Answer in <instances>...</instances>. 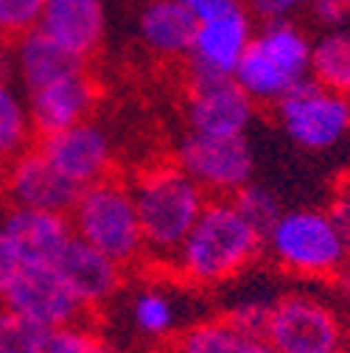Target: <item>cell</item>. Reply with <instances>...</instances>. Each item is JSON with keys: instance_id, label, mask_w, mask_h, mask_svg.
Here are the masks:
<instances>
[{"instance_id": "6da1fadb", "label": "cell", "mask_w": 350, "mask_h": 353, "mask_svg": "<svg viewBox=\"0 0 350 353\" xmlns=\"http://www.w3.org/2000/svg\"><path fill=\"white\" fill-rule=\"evenodd\" d=\"M260 252L264 233L247 222L233 199H207L168 267L185 283L216 286L241 275Z\"/></svg>"}, {"instance_id": "7a4b0ae2", "label": "cell", "mask_w": 350, "mask_h": 353, "mask_svg": "<svg viewBox=\"0 0 350 353\" xmlns=\"http://www.w3.org/2000/svg\"><path fill=\"white\" fill-rule=\"evenodd\" d=\"M132 196L146 255L157 263H171L202 216L207 194L177 163H154L138 174Z\"/></svg>"}, {"instance_id": "3957f363", "label": "cell", "mask_w": 350, "mask_h": 353, "mask_svg": "<svg viewBox=\"0 0 350 353\" xmlns=\"http://www.w3.org/2000/svg\"><path fill=\"white\" fill-rule=\"evenodd\" d=\"M264 250L294 278L331 281L350 263L347 241L333 222L331 210L294 208L283 210L264 236Z\"/></svg>"}, {"instance_id": "277c9868", "label": "cell", "mask_w": 350, "mask_h": 353, "mask_svg": "<svg viewBox=\"0 0 350 353\" xmlns=\"http://www.w3.org/2000/svg\"><path fill=\"white\" fill-rule=\"evenodd\" d=\"M311 48L309 34L291 20L264 23L252 34L233 79L255 104H278L311 76Z\"/></svg>"}, {"instance_id": "5b68a950", "label": "cell", "mask_w": 350, "mask_h": 353, "mask_svg": "<svg viewBox=\"0 0 350 353\" xmlns=\"http://www.w3.org/2000/svg\"><path fill=\"white\" fill-rule=\"evenodd\" d=\"M68 219L81 241L104 252L118 267H129L146 255L132 185L112 174L84 185Z\"/></svg>"}, {"instance_id": "8992f818", "label": "cell", "mask_w": 350, "mask_h": 353, "mask_svg": "<svg viewBox=\"0 0 350 353\" xmlns=\"http://www.w3.org/2000/svg\"><path fill=\"white\" fill-rule=\"evenodd\" d=\"M264 336L275 353H344L347 347L342 314L311 292H289L272 300Z\"/></svg>"}, {"instance_id": "52a82bcc", "label": "cell", "mask_w": 350, "mask_h": 353, "mask_svg": "<svg viewBox=\"0 0 350 353\" xmlns=\"http://www.w3.org/2000/svg\"><path fill=\"white\" fill-rule=\"evenodd\" d=\"M275 115L283 135L305 152H328L350 135V99L314 76L286 93L275 104Z\"/></svg>"}, {"instance_id": "ba28073f", "label": "cell", "mask_w": 350, "mask_h": 353, "mask_svg": "<svg viewBox=\"0 0 350 353\" xmlns=\"http://www.w3.org/2000/svg\"><path fill=\"white\" fill-rule=\"evenodd\" d=\"M174 163L213 199H230L255 174V152L247 135H202L188 129Z\"/></svg>"}, {"instance_id": "9c48e42d", "label": "cell", "mask_w": 350, "mask_h": 353, "mask_svg": "<svg viewBox=\"0 0 350 353\" xmlns=\"http://www.w3.org/2000/svg\"><path fill=\"white\" fill-rule=\"evenodd\" d=\"M37 149L45 154V160L59 174H65L79 188L104 180L112 168L110 135L104 132V126H99L90 118L62 132H54V135L37 138Z\"/></svg>"}, {"instance_id": "30bf717a", "label": "cell", "mask_w": 350, "mask_h": 353, "mask_svg": "<svg viewBox=\"0 0 350 353\" xmlns=\"http://www.w3.org/2000/svg\"><path fill=\"white\" fill-rule=\"evenodd\" d=\"M3 305L48 331L84 320V305L54 267H25L6 292Z\"/></svg>"}, {"instance_id": "8fae6325", "label": "cell", "mask_w": 350, "mask_h": 353, "mask_svg": "<svg viewBox=\"0 0 350 353\" xmlns=\"http://www.w3.org/2000/svg\"><path fill=\"white\" fill-rule=\"evenodd\" d=\"M0 183H3V191L12 208L51 210V213H65V216L70 213L81 191L65 174H59L37 146L12 157L6 163Z\"/></svg>"}, {"instance_id": "7c38bea8", "label": "cell", "mask_w": 350, "mask_h": 353, "mask_svg": "<svg viewBox=\"0 0 350 353\" xmlns=\"http://www.w3.org/2000/svg\"><path fill=\"white\" fill-rule=\"evenodd\" d=\"M255 118V101L236 79H188L185 121L202 135H247Z\"/></svg>"}, {"instance_id": "4fadbf2b", "label": "cell", "mask_w": 350, "mask_h": 353, "mask_svg": "<svg viewBox=\"0 0 350 353\" xmlns=\"http://www.w3.org/2000/svg\"><path fill=\"white\" fill-rule=\"evenodd\" d=\"M252 34L255 28L247 9L199 23L188 54V79H233Z\"/></svg>"}, {"instance_id": "5bb4252c", "label": "cell", "mask_w": 350, "mask_h": 353, "mask_svg": "<svg viewBox=\"0 0 350 353\" xmlns=\"http://www.w3.org/2000/svg\"><path fill=\"white\" fill-rule=\"evenodd\" d=\"M37 31L76 59L90 62L107 37V6L104 0H45Z\"/></svg>"}, {"instance_id": "9a60e30c", "label": "cell", "mask_w": 350, "mask_h": 353, "mask_svg": "<svg viewBox=\"0 0 350 353\" xmlns=\"http://www.w3.org/2000/svg\"><path fill=\"white\" fill-rule=\"evenodd\" d=\"M28 101V115L37 138L54 135L68 126H76L87 121V115L96 107V81L90 70H79L65 79H56L39 90L25 96Z\"/></svg>"}, {"instance_id": "2e32d148", "label": "cell", "mask_w": 350, "mask_h": 353, "mask_svg": "<svg viewBox=\"0 0 350 353\" xmlns=\"http://www.w3.org/2000/svg\"><path fill=\"white\" fill-rule=\"evenodd\" d=\"M0 225L14 241L25 267H54L68 241L73 239L70 219L51 210L9 208Z\"/></svg>"}, {"instance_id": "e0dca14e", "label": "cell", "mask_w": 350, "mask_h": 353, "mask_svg": "<svg viewBox=\"0 0 350 353\" xmlns=\"http://www.w3.org/2000/svg\"><path fill=\"white\" fill-rule=\"evenodd\" d=\"M54 270L65 278V283L70 286V292L79 297L84 308L104 305L118 292L123 278V267H118L104 252L81 241L76 233L62 250V255L56 258Z\"/></svg>"}, {"instance_id": "ac0fdd59", "label": "cell", "mask_w": 350, "mask_h": 353, "mask_svg": "<svg viewBox=\"0 0 350 353\" xmlns=\"http://www.w3.org/2000/svg\"><path fill=\"white\" fill-rule=\"evenodd\" d=\"M196 26V17L177 0H146L138 14V37L143 48L160 59L188 57Z\"/></svg>"}, {"instance_id": "d6986e66", "label": "cell", "mask_w": 350, "mask_h": 353, "mask_svg": "<svg viewBox=\"0 0 350 353\" xmlns=\"http://www.w3.org/2000/svg\"><path fill=\"white\" fill-rule=\"evenodd\" d=\"M12 59H14V79L25 96L56 79H65L87 68V62L59 48L54 39H48L37 28L12 42Z\"/></svg>"}, {"instance_id": "ffe728a7", "label": "cell", "mask_w": 350, "mask_h": 353, "mask_svg": "<svg viewBox=\"0 0 350 353\" xmlns=\"http://www.w3.org/2000/svg\"><path fill=\"white\" fill-rule=\"evenodd\" d=\"M174 353H275V347L264 334L244 331L222 314L183 331Z\"/></svg>"}, {"instance_id": "44dd1931", "label": "cell", "mask_w": 350, "mask_h": 353, "mask_svg": "<svg viewBox=\"0 0 350 353\" xmlns=\"http://www.w3.org/2000/svg\"><path fill=\"white\" fill-rule=\"evenodd\" d=\"M28 101L14 76H0V157L6 163L34 143Z\"/></svg>"}, {"instance_id": "7402d4cb", "label": "cell", "mask_w": 350, "mask_h": 353, "mask_svg": "<svg viewBox=\"0 0 350 353\" xmlns=\"http://www.w3.org/2000/svg\"><path fill=\"white\" fill-rule=\"evenodd\" d=\"M311 76L350 99V28H333L314 42Z\"/></svg>"}, {"instance_id": "603a6c76", "label": "cell", "mask_w": 350, "mask_h": 353, "mask_svg": "<svg viewBox=\"0 0 350 353\" xmlns=\"http://www.w3.org/2000/svg\"><path fill=\"white\" fill-rule=\"evenodd\" d=\"M132 325L149 339H163L177 325V305L163 289H143L132 300Z\"/></svg>"}, {"instance_id": "cb8c5ba5", "label": "cell", "mask_w": 350, "mask_h": 353, "mask_svg": "<svg viewBox=\"0 0 350 353\" xmlns=\"http://www.w3.org/2000/svg\"><path fill=\"white\" fill-rule=\"evenodd\" d=\"M48 328L0 308V353H45Z\"/></svg>"}, {"instance_id": "d4e9b609", "label": "cell", "mask_w": 350, "mask_h": 353, "mask_svg": "<svg viewBox=\"0 0 350 353\" xmlns=\"http://www.w3.org/2000/svg\"><path fill=\"white\" fill-rule=\"evenodd\" d=\"M230 199H233V205L241 210V216L247 219V222H249L255 230H260L264 236H267V230L278 222V216L283 213L278 196H275L269 188L255 185V183L244 185V188L236 191Z\"/></svg>"}, {"instance_id": "484cf974", "label": "cell", "mask_w": 350, "mask_h": 353, "mask_svg": "<svg viewBox=\"0 0 350 353\" xmlns=\"http://www.w3.org/2000/svg\"><path fill=\"white\" fill-rule=\"evenodd\" d=\"M45 353H110V347L90 323L76 320L48 334Z\"/></svg>"}, {"instance_id": "4316f807", "label": "cell", "mask_w": 350, "mask_h": 353, "mask_svg": "<svg viewBox=\"0 0 350 353\" xmlns=\"http://www.w3.org/2000/svg\"><path fill=\"white\" fill-rule=\"evenodd\" d=\"M45 0H0V42H12L37 28Z\"/></svg>"}, {"instance_id": "83f0119b", "label": "cell", "mask_w": 350, "mask_h": 353, "mask_svg": "<svg viewBox=\"0 0 350 353\" xmlns=\"http://www.w3.org/2000/svg\"><path fill=\"white\" fill-rule=\"evenodd\" d=\"M269 308H272V300L249 297V300L233 305L225 317H227L230 323H236L238 328H244V331L264 334V331H267V320H269Z\"/></svg>"}, {"instance_id": "f1b7e54d", "label": "cell", "mask_w": 350, "mask_h": 353, "mask_svg": "<svg viewBox=\"0 0 350 353\" xmlns=\"http://www.w3.org/2000/svg\"><path fill=\"white\" fill-rule=\"evenodd\" d=\"M25 270V263L14 247V241L9 239V233L0 225V300L6 297V292L12 289V283L17 281V275Z\"/></svg>"}, {"instance_id": "f546056e", "label": "cell", "mask_w": 350, "mask_h": 353, "mask_svg": "<svg viewBox=\"0 0 350 353\" xmlns=\"http://www.w3.org/2000/svg\"><path fill=\"white\" fill-rule=\"evenodd\" d=\"M180 6H185L196 23H207V20H218V17H227L236 14L241 9H247L241 0H177Z\"/></svg>"}, {"instance_id": "4dcf8cb0", "label": "cell", "mask_w": 350, "mask_h": 353, "mask_svg": "<svg viewBox=\"0 0 350 353\" xmlns=\"http://www.w3.org/2000/svg\"><path fill=\"white\" fill-rule=\"evenodd\" d=\"M241 3L247 6V12L264 17V23H272V20H289V14H294L311 0H241Z\"/></svg>"}, {"instance_id": "1f68e13d", "label": "cell", "mask_w": 350, "mask_h": 353, "mask_svg": "<svg viewBox=\"0 0 350 353\" xmlns=\"http://www.w3.org/2000/svg\"><path fill=\"white\" fill-rule=\"evenodd\" d=\"M311 12L317 17V23L333 28H344V23L350 20V0H311Z\"/></svg>"}, {"instance_id": "d6a6232c", "label": "cell", "mask_w": 350, "mask_h": 353, "mask_svg": "<svg viewBox=\"0 0 350 353\" xmlns=\"http://www.w3.org/2000/svg\"><path fill=\"white\" fill-rule=\"evenodd\" d=\"M331 216H333V222L339 225V230H342V236L347 241V250H350V176L336 191V199L331 205Z\"/></svg>"}, {"instance_id": "836d02e7", "label": "cell", "mask_w": 350, "mask_h": 353, "mask_svg": "<svg viewBox=\"0 0 350 353\" xmlns=\"http://www.w3.org/2000/svg\"><path fill=\"white\" fill-rule=\"evenodd\" d=\"M3 171H6V160L0 157V180H3Z\"/></svg>"}]
</instances>
